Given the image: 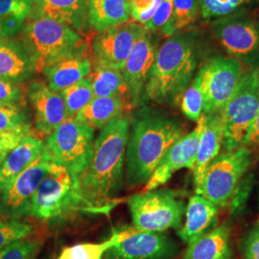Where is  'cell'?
I'll return each mask as SVG.
<instances>
[{"instance_id":"1","label":"cell","mask_w":259,"mask_h":259,"mask_svg":"<svg viewBox=\"0 0 259 259\" xmlns=\"http://www.w3.org/2000/svg\"><path fill=\"white\" fill-rule=\"evenodd\" d=\"M130 127L131 117L124 114L101 129L94 140L91 161L77 177L80 193L90 210L109 207L120 188Z\"/></svg>"},{"instance_id":"2","label":"cell","mask_w":259,"mask_h":259,"mask_svg":"<svg viewBox=\"0 0 259 259\" xmlns=\"http://www.w3.org/2000/svg\"><path fill=\"white\" fill-rule=\"evenodd\" d=\"M185 135L180 121L165 113L142 109L131 121L126 149V174L131 186L146 184L167 151Z\"/></svg>"},{"instance_id":"3","label":"cell","mask_w":259,"mask_h":259,"mask_svg":"<svg viewBox=\"0 0 259 259\" xmlns=\"http://www.w3.org/2000/svg\"><path fill=\"white\" fill-rule=\"evenodd\" d=\"M197 66L189 38L173 36L157 51L144 94L158 104H176L192 82Z\"/></svg>"},{"instance_id":"4","label":"cell","mask_w":259,"mask_h":259,"mask_svg":"<svg viewBox=\"0 0 259 259\" xmlns=\"http://www.w3.org/2000/svg\"><path fill=\"white\" fill-rule=\"evenodd\" d=\"M83 209L90 210L80 193L77 176L52 162L33 197L29 215L39 221L54 222Z\"/></svg>"},{"instance_id":"5","label":"cell","mask_w":259,"mask_h":259,"mask_svg":"<svg viewBox=\"0 0 259 259\" xmlns=\"http://www.w3.org/2000/svg\"><path fill=\"white\" fill-rule=\"evenodd\" d=\"M42 141V154L78 177L93 156L94 129L76 118H67Z\"/></svg>"},{"instance_id":"6","label":"cell","mask_w":259,"mask_h":259,"mask_svg":"<svg viewBox=\"0 0 259 259\" xmlns=\"http://www.w3.org/2000/svg\"><path fill=\"white\" fill-rule=\"evenodd\" d=\"M22 30V41L36 59L37 71L52 61L88 48L77 31L46 17L30 18Z\"/></svg>"},{"instance_id":"7","label":"cell","mask_w":259,"mask_h":259,"mask_svg":"<svg viewBox=\"0 0 259 259\" xmlns=\"http://www.w3.org/2000/svg\"><path fill=\"white\" fill-rule=\"evenodd\" d=\"M134 227L148 232H163L179 229L185 213V201L170 189L150 190L128 199Z\"/></svg>"},{"instance_id":"8","label":"cell","mask_w":259,"mask_h":259,"mask_svg":"<svg viewBox=\"0 0 259 259\" xmlns=\"http://www.w3.org/2000/svg\"><path fill=\"white\" fill-rule=\"evenodd\" d=\"M259 111L258 70L242 75L231 99L222 111V146L226 151L240 148Z\"/></svg>"},{"instance_id":"9","label":"cell","mask_w":259,"mask_h":259,"mask_svg":"<svg viewBox=\"0 0 259 259\" xmlns=\"http://www.w3.org/2000/svg\"><path fill=\"white\" fill-rule=\"evenodd\" d=\"M251 151L246 146L218 155L207 166L196 191L216 206L229 204L250 166Z\"/></svg>"},{"instance_id":"10","label":"cell","mask_w":259,"mask_h":259,"mask_svg":"<svg viewBox=\"0 0 259 259\" xmlns=\"http://www.w3.org/2000/svg\"><path fill=\"white\" fill-rule=\"evenodd\" d=\"M204 95V114L221 113L243 75L240 62L232 57H215L198 71Z\"/></svg>"},{"instance_id":"11","label":"cell","mask_w":259,"mask_h":259,"mask_svg":"<svg viewBox=\"0 0 259 259\" xmlns=\"http://www.w3.org/2000/svg\"><path fill=\"white\" fill-rule=\"evenodd\" d=\"M51 163L42 154L4 189L0 195L1 216L19 219L29 215L33 197Z\"/></svg>"},{"instance_id":"12","label":"cell","mask_w":259,"mask_h":259,"mask_svg":"<svg viewBox=\"0 0 259 259\" xmlns=\"http://www.w3.org/2000/svg\"><path fill=\"white\" fill-rule=\"evenodd\" d=\"M147 30L135 21H127L99 33L93 38L94 66L102 65L122 69L133 47Z\"/></svg>"},{"instance_id":"13","label":"cell","mask_w":259,"mask_h":259,"mask_svg":"<svg viewBox=\"0 0 259 259\" xmlns=\"http://www.w3.org/2000/svg\"><path fill=\"white\" fill-rule=\"evenodd\" d=\"M214 35L226 51L239 61L259 55V21L247 16H229L218 20Z\"/></svg>"},{"instance_id":"14","label":"cell","mask_w":259,"mask_h":259,"mask_svg":"<svg viewBox=\"0 0 259 259\" xmlns=\"http://www.w3.org/2000/svg\"><path fill=\"white\" fill-rule=\"evenodd\" d=\"M204 123L205 115L202 113L195 129L178 139L167 151L146 183L144 191L157 189L158 186L166 184L174 173L182 168L193 170Z\"/></svg>"},{"instance_id":"15","label":"cell","mask_w":259,"mask_h":259,"mask_svg":"<svg viewBox=\"0 0 259 259\" xmlns=\"http://www.w3.org/2000/svg\"><path fill=\"white\" fill-rule=\"evenodd\" d=\"M26 97L34 111L35 129L46 138L68 118L65 101L60 93L41 81H33L26 89Z\"/></svg>"},{"instance_id":"16","label":"cell","mask_w":259,"mask_h":259,"mask_svg":"<svg viewBox=\"0 0 259 259\" xmlns=\"http://www.w3.org/2000/svg\"><path fill=\"white\" fill-rule=\"evenodd\" d=\"M156 55V47L146 32L137 40L121 69L127 83V99L131 107H138L142 101Z\"/></svg>"},{"instance_id":"17","label":"cell","mask_w":259,"mask_h":259,"mask_svg":"<svg viewBox=\"0 0 259 259\" xmlns=\"http://www.w3.org/2000/svg\"><path fill=\"white\" fill-rule=\"evenodd\" d=\"M173 251V243L166 235L136 229L128 237L107 250L104 256L105 259H164Z\"/></svg>"},{"instance_id":"18","label":"cell","mask_w":259,"mask_h":259,"mask_svg":"<svg viewBox=\"0 0 259 259\" xmlns=\"http://www.w3.org/2000/svg\"><path fill=\"white\" fill-rule=\"evenodd\" d=\"M93 64L88 56V48L52 61L40 68L47 85L60 93L66 88L92 74Z\"/></svg>"},{"instance_id":"19","label":"cell","mask_w":259,"mask_h":259,"mask_svg":"<svg viewBox=\"0 0 259 259\" xmlns=\"http://www.w3.org/2000/svg\"><path fill=\"white\" fill-rule=\"evenodd\" d=\"M39 17L60 21L78 33L91 27L88 0H32L29 18Z\"/></svg>"},{"instance_id":"20","label":"cell","mask_w":259,"mask_h":259,"mask_svg":"<svg viewBox=\"0 0 259 259\" xmlns=\"http://www.w3.org/2000/svg\"><path fill=\"white\" fill-rule=\"evenodd\" d=\"M36 71V59L23 41L0 37V78L22 83Z\"/></svg>"},{"instance_id":"21","label":"cell","mask_w":259,"mask_h":259,"mask_svg":"<svg viewBox=\"0 0 259 259\" xmlns=\"http://www.w3.org/2000/svg\"><path fill=\"white\" fill-rule=\"evenodd\" d=\"M205 123L201 136L199 149L193 168L195 190L202 185L204 172L213 159L219 155L223 143L222 112L215 114H204Z\"/></svg>"},{"instance_id":"22","label":"cell","mask_w":259,"mask_h":259,"mask_svg":"<svg viewBox=\"0 0 259 259\" xmlns=\"http://www.w3.org/2000/svg\"><path fill=\"white\" fill-rule=\"evenodd\" d=\"M185 214V222L178 235L188 244L212 230L217 222L218 209L203 196L196 194L189 199Z\"/></svg>"},{"instance_id":"23","label":"cell","mask_w":259,"mask_h":259,"mask_svg":"<svg viewBox=\"0 0 259 259\" xmlns=\"http://www.w3.org/2000/svg\"><path fill=\"white\" fill-rule=\"evenodd\" d=\"M44 141L29 135L0 164V195L4 189L42 155Z\"/></svg>"},{"instance_id":"24","label":"cell","mask_w":259,"mask_h":259,"mask_svg":"<svg viewBox=\"0 0 259 259\" xmlns=\"http://www.w3.org/2000/svg\"><path fill=\"white\" fill-rule=\"evenodd\" d=\"M230 229L219 226L188 243L183 259H232Z\"/></svg>"},{"instance_id":"25","label":"cell","mask_w":259,"mask_h":259,"mask_svg":"<svg viewBox=\"0 0 259 259\" xmlns=\"http://www.w3.org/2000/svg\"><path fill=\"white\" fill-rule=\"evenodd\" d=\"M129 104L125 96L94 97L90 104L75 116L93 129H103L111 122L125 114Z\"/></svg>"},{"instance_id":"26","label":"cell","mask_w":259,"mask_h":259,"mask_svg":"<svg viewBox=\"0 0 259 259\" xmlns=\"http://www.w3.org/2000/svg\"><path fill=\"white\" fill-rule=\"evenodd\" d=\"M88 9L90 25L99 33L131 18L130 0H88Z\"/></svg>"},{"instance_id":"27","label":"cell","mask_w":259,"mask_h":259,"mask_svg":"<svg viewBox=\"0 0 259 259\" xmlns=\"http://www.w3.org/2000/svg\"><path fill=\"white\" fill-rule=\"evenodd\" d=\"M90 78L94 97H110L117 95L127 97L128 88L121 69L95 65L93 75Z\"/></svg>"},{"instance_id":"28","label":"cell","mask_w":259,"mask_h":259,"mask_svg":"<svg viewBox=\"0 0 259 259\" xmlns=\"http://www.w3.org/2000/svg\"><path fill=\"white\" fill-rule=\"evenodd\" d=\"M135 231V227H128L120 232H114L109 240L101 243H83L66 247L57 259H102L107 250L128 237Z\"/></svg>"},{"instance_id":"29","label":"cell","mask_w":259,"mask_h":259,"mask_svg":"<svg viewBox=\"0 0 259 259\" xmlns=\"http://www.w3.org/2000/svg\"><path fill=\"white\" fill-rule=\"evenodd\" d=\"M60 94L65 101L68 118H74L77 113L82 111L94 98L91 78H83L60 92Z\"/></svg>"},{"instance_id":"30","label":"cell","mask_w":259,"mask_h":259,"mask_svg":"<svg viewBox=\"0 0 259 259\" xmlns=\"http://www.w3.org/2000/svg\"><path fill=\"white\" fill-rule=\"evenodd\" d=\"M199 10L198 0H173L172 17L161 32L166 37H172L178 31L188 27L197 19Z\"/></svg>"},{"instance_id":"31","label":"cell","mask_w":259,"mask_h":259,"mask_svg":"<svg viewBox=\"0 0 259 259\" xmlns=\"http://www.w3.org/2000/svg\"><path fill=\"white\" fill-rule=\"evenodd\" d=\"M31 126L24 103H0V131L31 134Z\"/></svg>"},{"instance_id":"32","label":"cell","mask_w":259,"mask_h":259,"mask_svg":"<svg viewBox=\"0 0 259 259\" xmlns=\"http://www.w3.org/2000/svg\"><path fill=\"white\" fill-rule=\"evenodd\" d=\"M181 110L188 119L195 122L199 120L203 113L204 95L202 92L200 78L197 74L182 95Z\"/></svg>"},{"instance_id":"33","label":"cell","mask_w":259,"mask_h":259,"mask_svg":"<svg viewBox=\"0 0 259 259\" xmlns=\"http://www.w3.org/2000/svg\"><path fill=\"white\" fill-rule=\"evenodd\" d=\"M35 233L32 225L19 219H10L0 216V250L11 244L31 238Z\"/></svg>"},{"instance_id":"34","label":"cell","mask_w":259,"mask_h":259,"mask_svg":"<svg viewBox=\"0 0 259 259\" xmlns=\"http://www.w3.org/2000/svg\"><path fill=\"white\" fill-rule=\"evenodd\" d=\"M204 19H220L231 16L250 0H198Z\"/></svg>"},{"instance_id":"35","label":"cell","mask_w":259,"mask_h":259,"mask_svg":"<svg viewBox=\"0 0 259 259\" xmlns=\"http://www.w3.org/2000/svg\"><path fill=\"white\" fill-rule=\"evenodd\" d=\"M41 242L27 238L17 241L0 250V259H36Z\"/></svg>"},{"instance_id":"36","label":"cell","mask_w":259,"mask_h":259,"mask_svg":"<svg viewBox=\"0 0 259 259\" xmlns=\"http://www.w3.org/2000/svg\"><path fill=\"white\" fill-rule=\"evenodd\" d=\"M162 0H130L131 17L143 27L156 14Z\"/></svg>"},{"instance_id":"37","label":"cell","mask_w":259,"mask_h":259,"mask_svg":"<svg viewBox=\"0 0 259 259\" xmlns=\"http://www.w3.org/2000/svg\"><path fill=\"white\" fill-rule=\"evenodd\" d=\"M32 12V0H0V23L6 17L26 19Z\"/></svg>"},{"instance_id":"38","label":"cell","mask_w":259,"mask_h":259,"mask_svg":"<svg viewBox=\"0 0 259 259\" xmlns=\"http://www.w3.org/2000/svg\"><path fill=\"white\" fill-rule=\"evenodd\" d=\"M20 83L0 78V103H24L26 91Z\"/></svg>"},{"instance_id":"39","label":"cell","mask_w":259,"mask_h":259,"mask_svg":"<svg viewBox=\"0 0 259 259\" xmlns=\"http://www.w3.org/2000/svg\"><path fill=\"white\" fill-rule=\"evenodd\" d=\"M173 14V0H162L156 14L144 26L147 31H162L170 21Z\"/></svg>"},{"instance_id":"40","label":"cell","mask_w":259,"mask_h":259,"mask_svg":"<svg viewBox=\"0 0 259 259\" xmlns=\"http://www.w3.org/2000/svg\"><path fill=\"white\" fill-rule=\"evenodd\" d=\"M29 135L23 132L0 131V164L8 157L10 153Z\"/></svg>"},{"instance_id":"41","label":"cell","mask_w":259,"mask_h":259,"mask_svg":"<svg viewBox=\"0 0 259 259\" xmlns=\"http://www.w3.org/2000/svg\"><path fill=\"white\" fill-rule=\"evenodd\" d=\"M25 25V20L17 17H6L0 23V37H13Z\"/></svg>"},{"instance_id":"42","label":"cell","mask_w":259,"mask_h":259,"mask_svg":"<svg viewBox=\"0 0 259 259\" xmlns=\"http://www.w3.org/2000/svg\"><path fill=\"white\" fill-rule=\"evenodd\" d=\"M244 259H259V224L245 241Z\"/></svg>"},{"instance_id":"43","label":"cell","mask_w":259,"mask_h":259,"mask_svg":"<svg viewBox=\"0 0 259 259\" xmlns=\"http://www.w3.org/2000/svg\"><path fill=\"white\" fill-rule=\"evenodd\" d=\"M243 146L246 147H258L259 148V111L254 120L252 121L248 134L244 140Z\"/></svg>"},{"instance_id":"44","label":"cell","mask_w":259,"mask_h":259,"mask_svg":"<svg viewBox=\"0 0 259 259\" xmlns=\"http://www.w3.org/2000/svg\"><path fill=\"white\" fill-rule=\"evenodd\" d=\"M258 74H259V70H258Z\"/></svg>"}]
</instances>
